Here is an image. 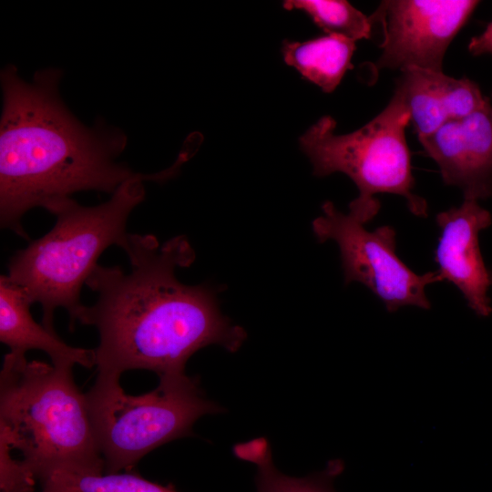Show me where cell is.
<instances>
[{"mask_svg":"<svg viewBox=\"0 0 492 492\" xmlns=\"http://www.w3.org/2000/svg\"><path fill=\"white\" fill-rule=\"evenodd\" d=\"M123 251L130 272L97 264L86 283L97 301L77 315V322L98 332L97 375L120 377L137 369L159 377L182 374L188 360L208 345L239 350L247 334L221 313L219 290L176 277L178 267L195 260L185 236L160 244L151 234L129 233Z\"/></svg>","mask_w":492,"mask_h":492,"instance_id":"1","label":"cell"},{"mask_svg":"<svg viewBox=\"0 0 492 492\" xmlns=\"http://www.w3.org/2000/svg\"><path fill=\"white\" fill-rule=\"evenodd\" d=\"M61 71L36 72L31 82L16 67L1 72L0 224L27 239L23 216L41 207L50 213L78 191L112 194L134 172L117 159L126 135L109 127L88 128L63 103Z\"/></svg>","mask_w":492,"mask_h":492,"instance_id":"2","label":"cell"},{"mask_svg":"<svg viewBox=\"0 0 492 492\" xmlns=\"http://www.w3.org/2000/svg\"><path fill=\"white\" fill-rule=\"evenodd\" d=\"M74 365L27 361L11 352L0 373V439L40 483L56 475H98L104 460Z\"/></svg>","mask_w":492,"mask_h":492,"instance_id":"3","label":"cell"},{"mask_svg":"<svg viewBox=\"0 0 492 492\" xmlns=\"http://www.w3.org/2000/svg\"><path fill=\"white\" fill-rule=\"evenodd\" d=\"M166 169L128 179L99 205L87 207L72 198L52 210L56 220L42 237L17 251L8 263L7 278L19 286L32 304L43 311L42 324L52 332L54 314L64 308L70 328L84 306L80 292L100 255L109 246L122 250L128 242V220L145 199L144 180H164Z\"/></svg>","mask_w":492,"mask_h":492,"instance_id":"4","label":"cell"},{"mask_svg":"<svg viewBox=\"0 0 492 492\" xmlns=\"http://www.w3.org/2000/svg\"><path fill=\"white\" fill-rule=\"evenodd\" d=\"M409 122L403 96L395 89L384 110L359 129L338 135L335 120L324 116L300 138L314 175L342 172L355 183L359 196L350 203L349 213L364 225L380 210L374 196L377 193L403 196L413 215L427 216L425 200L413 191L415 179L405 134Z\"/></svg>","mask_w":492,"mask_h":492,"instance_id":"5","label":"cell"},{"mask_svg":"<svg viewBox=\"0 0 492 492\" xmlns=\"http://www.w3.org/2000/svg\"><path fill=\"white\" fill-rule=\"evenodd\" d=\"M86 398L106 474L133 470L155 448L192 435L200 416L222 412L186 374L159 377L140 395L126 394L118 376L97 375Z\"/></svg>","mask_w":492,"mask_h":492,"instance_id":"6","label":"cell"},{"mask_svg":"<svg viewBox=\"0 0 492 492\" xmlns=\"http://www.w3.org/2000/svg\"><path fill=\"white\" fill-rule=\"evenodd\" d=\"M322 210L323 215L313 221V231L320 242L333 240L337 243L346 284H364L389 313L409 305L431 308L425 287L443 282L442 278L437 272L415 273L402 261L395 251L396 232L392 226L368 231L331 201L324 202Z\"/></svg>","mask_w":492,"mask_h":492,"instance_id":"7","label":"cell"},{"mask_svg":"<svg viewBox=\"0 0 492 492\" xmlns=\"http://www.w3.org/2000/svg\"><path fill=\"white\" fill-rule=\"evenodd\" d=\"M475 0H387L372 15L384 40L378 69L442 71L447 47L477 5Z\"/></svg>","mask_w":492,"mask_h":492,"instance_id":"8","label":"cell"},{"mask_svg":"<svg viewBox=\"0 0 492 492\" xmlns=\"http://www.w3.org/2000/svg\"><path fill=\"white\" fill-rule=\"evenodd\" d=\"M440 237L434 260L442 281L453 283L463 294L468 307L480 317L492 313L488 291L492 272L483 260L478 234L492 223V216L477 200H464L436 216Z\"/></svg>","mask_w":492,"mask_h":492,"instance_id":"9","label":"cell"},{"mask_svg":"<svg viewBox=\"0 0 492 492\" xmlns=\"http://www.w3.org/2000/svg\"><path fill=\"white\" fill-rule=\"evenodd\" d=\"M419 141L438 165L444 183L459 188L464 200L492 195V105L488 98L475 112L446 122Z\"/></svg>","mask_w":492,"mask_h":492,"instance_id":"10","label":"cell"},{"mask_svg":"<svg viewBox=\"0 0 492 492\" xmlns=\"http://www.w3.org/2000/svg\"><path fill=\"white\" fill-rule=\"evenodd\" d=\"M401 72L395 89L403 96L418 139L450 120L475 112L487 98L477 84L466 77L455 78L443 71L418 67Z\"/></svg>","mask_w":492,"mask_h":492,"instance_id":"11","label":"cell"},{"mask_svg":"<svg viewBox=\"0 0 492 492\" xmlns=\"http://www.w3.org/2000/svg\"><path fill=\"white\" fill-rule=\"evenodd\" d=\"M32 303L25 292L6 276H0V341L9 352L26 355L29 350L47 354L52 364H96L95 350L73 347L56 332L36 323L30 313Z\"/></svg>","mask_w":492,"mask_h":492,"instance_id":"12","label":"cell"},{"mask_svg":"<svg viewBox=\"0 0 492 492\" xmlns=\"http://www.w3.org/2000/svg\"><path fill=\"white\" fill-rule=\"evenodd\" d=\"M355 42L342 36L328 35L304 42L284 40L282 51L286 64L303 77L332 92L352 68Z\"/></svg>","mask_w":492,"mask_h":492,"instance_id":"13","label":"cell"},{"mask_svg":"<svg viewBox=\"0 0 492 492\" xmlns=\"http://www.w3.org/2000/svg\"><path fill=\"white\" fill-rule=\"evenodd\" d=\"M235 456L257 466L256 492H336L334 480L343 470L339 459L331 460L327 466L303 477L287 476L273 464L268 440L258 437L233 447Z\"/></svg>","mask_w":492,"mask_h":492,"instance_id":"14","label":"cell"},{"mask_svg":"<svg viewBox=\"0 0 492 492\" xmlns=\"http://www.w3.org/2000/svg\"><path fill=\"white\" fill-rule=\"evenodd\" d=\"M287 10L299 9L308 14L328 35L344 36L353 41L369 38L373 21L343 0H288Z\"/></svg>","mask_w":492,"mask_h":492,"instance_id":"15","label":"cell"},{"mask_svg":"<svg viewBox=\"0 0 492 492\" xmlns=\"http://www.w3.org/2000/svg\"><path fill=\"white\" fill-rule=\"evenodd\" d=\"M40 484V492H178L171 485L152 482L133 470L98 475H56Z\"/></svg>","mask_w":492,"mask_h":492,"instance_id":"16","label":"cell"},{"mask_svg":"<svg viewBox=\"0 0 492 492\" xmlns=\"http://www.w3.org/2000/svg\"><path fill=\"white\" fill-rule=\"evenodd\" d=\"M35 478L0 439V492H35Z\"/></svg>","mask_w":492,"mask_h":492,"instance_id":"17","label":"cell"},{"mask_svg":"<svg viewBox=\"0 0 492 492\" xmlns=\"http://www.w3.org/2000/svg\"><path fill=\"white\" fill-rule=\"evenodd\" d=\"M468 51L473 56L492 55V22L487 26L482 34L471 38Z\"/></svg>","mask_w":492,"mask_h":492,"instance_id":"18","label":"cell"}]
</instances>
